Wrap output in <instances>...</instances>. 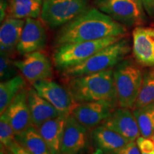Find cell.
<instances>
[{
    "label": "cell",
    "instance_id": "6da1fadb",
    "mask_svg": "<svg viewBox=\"0 0 154 154\" xmlns=\"http://www.w3.org/2000/svg\"><path fill=\"white\" fill-rule=\"evenodd\" d=\"M126 33V26L96 7H88L60 27L54 42L58 47L64 44L96 41L111 36H124Z\"/></svg>",
    "mask_w": 154,
    "mask_h": 154
},
{
    "label": "cell",
    "instance_id": "7a4b0ae2",
    "mask_svg": "<svg viewBox=\"0 0 154 154\" xmlns=\"http://www.w3.org/2000/svg\"><path fill=\"white\" fill-rule=\"evenodd\" d=\"M66 88L75 103L103 101L119 106L113 69L70 78Z\"/></svg>",
    "mask_w": 154,
    "mask_h": 154
},
{
    "label": "cell",
    "instance_id": "3957f363",
    "mask_svg": "<svg viewBox=\"0 0 154 154\" xmlns=\"http://www.w3.org/2000/svg\"><path fill=\"white\" fill-rule=\"evenodd\" d=\"M130 51L129 41L123 37L94 54L84 62L63 71V75L73 78L113 69L124 60Z\"/></svg>",
    "mask_w": 154,
    "mask_h": 154
},
{
    "label": "cell",
    "instance_id": "277c9868",
    "mask_svg": "<svg viewBox=\"0 0 154 154\" xmlns=\"http://www.w3.org/2000/svg\"><path fill=\"white\" fill-rule=\"evenodd\" d=\"M119 106L134 109L143 80V72L131 59H124L113 68Z\"/></svg>",
    "mask_w": 154,
    "mask_h": 154
},
{
    "label": "cell",
    "instance_id": "5b68a950",
    "mask_svg": "<svg viewBox=\"0 0 154 154\" xmlns=\"http://www.w3.org/2000/svg\"><path fill=\"white\" fill-rule=\"evenodd\" d=\"M124 36H111L96 41L74 42L58 46L53 61L58 70L63 71L84 62L94 54L118 42Z\"/></svg>",
    "mask_w": 154,
    "mask_h": 154
},
{
    "label": "cell",
    "instance_id": "8992f818",
    "mask_svg": "<svg viewBox=\"0 0 154 154\" xmlns=\"http://www.w3.org/2000/svg\"><path fill=\"white\" fill-rule=\"evenodd\" d=\"M90 0H44L42 22L48 28L61 27L88 8Z\"/></svg>",
    "mask_w": 154,
    "mask_h": 154
},
{
    "label": "cell",
    "instance_id": "52a82bcc",
    "mask_svg": "<svg viewBox=\"0 0 154 154\" xmlns=\"http://www.w3.org/2000/svg\"><path fill=\"white\" fill-rule=\"evenodd\" d=\"M94 5L126 26H138L146 22L142 0H94Z\"/></svg>",
    "mask_w": 154,
    "mask_h": 154
},
{
    "label": "cell",
    "instance_id": "ba28073f",
    "mask_svg": "<svg viewBox=\"0 0 154 154\" xmlns=\"http://www.w3.org/2000/svg\"><path fill=\"white\" fill-rule=\"evenodd\" d=\"M14 64L32 85L40 81L51 79L53 76L51 61L40 51L24 55L21 60L14 61Z\"/></svg>",
    "mask_w": 154,
    "mask_h": 154
},
{
    "label": "cell",
    "instance_id": "9c48e42d",
    "mask_svg": "<svg viewBox=\"0 0 154 154\" xmlns=\"http://www.w3.org/2000/svg\"><path fill=\"white\" fill-rule=\"evenodd\" d=\"M116 107L103 101H92L76 103L71 114L87 129L101 125Z\"/></svg>",
    "mask_w": 154,
    "mask_h": 154
},
{
    "label": "cell",
    "instance_id": "30bf717a",
    "mask_svg": "<svg viewBox=\"0 0 154 154\" xmlns=\"http://www.w3.org/2000/svg\"><path fill=\"white\" fill-rule=\"evenodd\" d=\"M32 87L61 114H69L76 104L67 88L51 79L34 83Z\"/></svg>",
    "mask_w": 154,
    "mask_h": 154
},
{
    "label": "cell",
    "instance_id": "8fae6325",
    "mask_svg": "<svg viewBox=\"0 0 154 154\" xmlns=\"http://www.w3.org/2000/svg\"><path fill=\"white\" fill-rule=\"evenodd\" d=\"M47 40V34L44 24L36 19L27 18L25 19L17 50L23 56L40 51L46 47Z\"/></svg>",
    "mask_w": 154,
    "mask_h": 154
},
{
    "label": "cell",
    "instance_id": "7c38bea8",
    "mask_svg": "<svg viewBox=\"0 0 154 154\" xmlns=\"http://www.w3.org/2000/svg\"><path fill=\"white\" fill-rule=\"evenodd\" d=\"M122 107L116 109L101 125L118 133L129 141H136L141 135L134 111Z\"/></svg>",
    "mask_w": 154,
    "mask_h": 154
},
{
    "label": "cell",
    "instance_id": "4fadbf2b",
    "mask_svg": "<svg viewBox=\"0 0 154 154\" xmlns=\"http://www.w3.org/2000/svg\"><path fill=\"white\" fill-rule=\"evenodd\" d=\"M1 116L9 121L16 135L33 126L28 104L27 88L25 87L17 94Z\"/></svg>",
    "mask_w": 154,
    "mask_h": 154
},
{
    "label": "cell",
    "instance_id": "5bb4252c",
    "mask_svg": "<svg viewBox=\"0 0 154 154\" xmlns=\"http://www.w3.org/2000/svg\"><path fill=\"white\" fill-rule=\"evenodd\" d=\"M132 51L140 66H154V29L136 26L133 31Z\"/></svg>",
    "mask_w": 154,
    "mask_h": 154
},
{
    "label": "cell",
    "instance_id": "9a60e30c",
    "mask_svg": "<svg viewBox=\"0 0 154 154\" xmlns=\"http://www.w3.org/2000/svg\"><path fill=\"white\" fill-rule=\"evenodd\" d=\"M87 139V128L69 113L61 140L60 154H79L85 149Z\"/></svg>",
    "mask_w": 154,
    "mask_h": 154
},
{
    "label": "cell",
    "instance_id": "2e32d148",
    "mask_svg": "<svg viewBox=\"0 0 154 154\" xmlns=\"http://www.w3.org/2000/svg\"><path fill=\"white\" fill-rule=\"evenodd\" d=\"M91 140L94 149V154H111L130 142L118 133L102 125L93 128Z\"/></svg>",
    "mask_w": 154,
    "mask_h": 154
},
{
    "label": "cell",
    "instance_id": "e0dca14e",
    "mask_svg": "<svg viewBox=\"0 0 154 154\" xmlns=\"http://www.w3.org/2000/svg\"><path fill=\"white\" fill-rule=\"evenodd\" d=\"M28 104L32 124L37 128L46 121L61 115L54 106L40 96L33 87L28 88Z\"/></svg>",
    "mask_w": 154,
    "mask_h": 154
},
{
    "label": "cell",
    "instance_id": "ac0fdd59",
    "mask_svg": "<svg viewBox=\"0 0 154 154\" xmlns=\"http://www.w3.org/2000/svg\"><path fill=\"white\" fill-rule=\"evenodd\" d=\"M68 115L61 114L46 121L38 128L51 154H60L61 140Z\"/></svg>",
    "mask_w": 154,
    "mask_h": 154
},
{
    "label": "cell",
    "instance_id": "d6986e66",
    "mask_svg": "<svg viewBox=\"0 0 154 154\" xmlns=\"http://www.w3.org/2000/svg\"><path fill=\"white\" fill-rule=\"evenodd\" d=\"M24 24V19L10 17H7L2 22L0 27L1 54L9 55L13 50L17 49Z\"/></svg>",
    "mask_w": 154,
    "mask_h": 154
},
{
    "label": "cell",
    "instance_id": "ffe728a7",
    "mask_svg": "<svg viewBox=\"0 0 154 154\" xmlns=\"http://www.w3.org/2000/svg\"><path fill=\"white\" fill-rule=\"evenodd\" d=\"M43 3V0H9L7 17L36 19L41 15Z\"/></svg>",
    "mask_w": 154,
    "mask_h": 154
},
{
    "label": "cell",
    "instance_id": "44dd1931",
    "mask_svg": "<svg viewBox=\"0 0 154 154\" xmlns=\"http://www.w3.org/2000/svg\"><path fill=\"white\" fill-rule=\"evenodd\" d=\"M15 140L33 154H51L38 128L34 126L15 135Z\"/></svg>",
    "mask_w": 154,
    "mask_h": 154
},
{
    "label": "cell",
    "instance_id": "7402d4cb",
    "mask_svg": "<svg viewBox=\"0 0 154 154\" xmlns=\"http://www.w3.org/2000/svg\"><path fill=\"white\" fill-rule=\"evenodd\" d=\"M26 87L25 80L22 76L1 82L0 84V113L2 114L11 102L23 88Z\"/></svg>",
    "mask_w": 154,
    "mask_h": 154
},
{
    "label": "cell",
    "instance_id": "603a6c76",
    "mask_svg": "<svg viewBox=\"0 0 154 154\" xmlns=\"http://www.w3.org/2000/svg\"><path fill=\"white\" fill-rule=\"evenodd\" d=\"M134 113L139 126L140 135L151 139L154 134V101L134 109Z\"/></svg>",
    "mask_w": 154,
    "mask_h": 154
},
{
    "label": "cell",
    "instance_id": "cb8c5ba5",
    "mask_svg": "<svg viewBox=\"0 0 154 154\" xmlns=\"http://www.w3.org/2000/svg\"><path fill=\"white\" fill-rule=\"evenodd\" d=\"M154 101V66L143 72V80L139 96L134 109L143 106Z\"/></svg>",
    "mask_w": 154,
    "mask_h": 154
},
{
    "label": "cell",
    "instance_id": "d4e9b609",
    "mask_svg": "<svg viewBox=\"0 0 154 154\" xmlns=\"http://www.w3.org/2000/svg\"><path fill=\"white\" fill-rule=\"evenodd\" d=\"M17 66L14 64V61H12L9 55L1 54L0 57V79L1 82L11 79L18 76Z\"/></svg>",
    "mask_w": 154,
    "mask_h": 154
},
{
    "label": "cell",
    "instance_id": "484cf974",
    "mask_svg": "<svg viewBox=\"0 0 154 154\" xmlns=\"http://www.w3.org/2000/svg\"><path fill=\"white\" fill-rule=\"evenodd\" d=\"M15 132L12 126L5 116H1L0 119V140L2 146L9 147V145L15 140Z\"/></svg>",
    "mask_w": 154,
    "mask_h": 154
},
{
    "label": "cell",
    "instance_id": "4316f807",
    "mask_svg": "<svg viewBox=\"0 0 154 154\" xmlns=\"http://www.w3.org/2000/svg\"><path fill=\"white\" fill-rule=\"evenodd\" d=\"M136 141L141 153H149L154 151L153 140L151 138H145L141 136H139Z\"/></svg>",
    "mask_w": 154,
    "mask_h": 154
},
{
    "label": "cell",
    "instance_id": "83f0119b",
    "mask_svg": "<svg viewBox=\"0 0 154 154\" xmlns=\"http://www.w3.org/2000/svg\"><path fill=\"white\" fill-rule=\"evenodd\" d=\"M111 154H141L137 143L135 141H130L121 149Z\"/></svg>",
    "mask_w": 154,
    "mask_h": 154
},
{
    "label": "cell",
    "instance_id": "f1b7e54d",
    "mask_svg": "<svg viewBox=\"0 0 154 154\" xmlns=\"http://www.w3.org/2000/svg\"><path fill=\"white\" fill-rule=\"evenodd\" d=\"M7 149L13 154H33L26 149H25L24 146L19 144L16 140L12 142Z\"/></svg>",
    "mask_w": 154,
    "mask_h": 154
},
{
    "label": "cell",
    "instance_id": "f546056e",
    "mask_svg": "<svg viewBox=\"0 0 154 154\" xmlns=\"http://www.w3.org/2000/svg\"><path fill=\"white\" fill-rule=\"evenodd\" d=\"M142 3L146 14L154 18V0H142Z\"/></svg>",
    "mask_w": 154,
    "mask_h": 154
},
{
    "label": "cell",
    "instance_id": "4dcf8cb0",
    "mask_svg": "<svg viewBox=\"0 0 154 154\" xmlns=\"http://www.w3.org/2000/svg\"><path fill=\"white\" fill-rule=\"evenodd\" d=\"M7 7H8V2H7V0H1V3H0V14H1L0 20H1V22H3L6 17L7 16Z\"/></svg>",
    "mask_w": 154,
    "mask_h": 154
},
{
    "label": "cell",
    "instance_id": "1f68e13d",
    "mask_svg": "<svg viewBox=\"0 0 154 154\" xmlns=\"http://www.w3.org/2000/svg\"><path fill=\"white\" fill-rule=\"evenodd\" d=\"M1 154H13V153H11V152L9 151V150L8 151H6V152L2 151V150H1Z\"/></svg>",
    "mask_w": 154,
    "mask_h": 154
},
{
    "label": "cell",
    "instance_id": "d6a6232c",
    "mask_svg": "<svg viewBox=\"0 0 154 154\" xmlns=\"http://www.w3.org/2000/svg\"><path fill=\"white\" fill-rule=\"evenodd\" d=\"M141 154H154V151L152 152H149V153H141Z\"/></svg>",
    "mask_w": 154,
    "mask_h": 154
},
{
    "label": "cell",
    "instance_id": "836d02e7",
    "mask_svg": "<svg viewBox=\"0 0 154 154\" xmlns=\"http://www.w3.org/2000/svg\"><path fill=\"white\" fill-rule=\"evenodd\" d=\"M151 139H152V140H153V139H154V134H153V136H152Z\"/></svg>",
    "mask_w": 154,
    "mask_h": 154
},
{
    "label": "cell",
    "instance_id": "e575fe53",
    "mask_svg": "<svg viewBox=\"0 0 154 154\" xmlns=\"http://www.w3.org/2000/svg\"><path fill=\"white\" fill-rule=\"evenodd\" d=\"M153 143H154V139H153Z\"/></svg>",
    "mask_w": 154,
    "mask_h": 154
}]
</instances>
